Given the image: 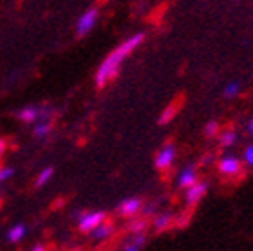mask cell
<instances>
[{"label": "cell", "mask_w": 253, "mask_h": 251, "mask_svg": "<svg viewBox=\"0 0 253 251\" xmlns=\"http://www.w3.org/2000/svg\"><path fill=\"white\" fill-rule=\"evenodd\" d=\"M217 170H219V174L223 178H228V179L237 178L239 174L243 172V162H241L239 156L232 155V153H226L217 162Z\"/></svg>", "instance_id": "obj_3"}, {"label": "cell", "mask_w": 253, "mask_h": 251, "mask_svg": "<svg viewBox=\"0 0 253 251\" xmlns=\"http://www.w3.org/2000/svg\"><path fill=\"white\" fill-rule=\"evenodd\" d=\"M237 131L235 129H224L219 133V145L221 147H224V149H230L232 145L237 144Z\"/></svg>", "instance_id": "obj_14"}, {"label": "cell", "mask_w": 253, "mask_h": 251, "mask_svg": "<svg viewBox=\"0 0 253 251\" xmlns=\"http://www.w3.org/2000/svg\"><path fill=\"white\" fill-rule=\"evenodd\" d=\"M15 174V170L11 169V167H0V183H4L7 179L11 178Z\"/></svg>", "instance_id": "obj_21"}, {"label": "cell", "mask_w": 253, "mask_h": 251, "mask_svg": "<svg viewBox=\"0 0 253 251\" xmlns=\"http://www.w3.org/2000/svg\"><path fill=\"white\" fill-rule=\"evenodd\" d=\"M174 224V215L167 210H160L158 213H155L153 217V228L156 232H164V230H169L170 226Z\"/></svg>", "instance_id": "obj_12"}, {"label": "cell", "mask_w": 253, "mask_h": 251, "mask_svg": "<svg viewBox=\"0 0 253 251\" xmlns=\"http://www.w3.org/2000/svg\"><path fill=\"white\" fill-rule=\"evenodd\" d=\"M50 133H52V117L42 119V121L34 122L33 124V135L36 136L38 140H45Z\"/></svg>", "instance_id": "obj_13"}, {"label": "cell", "mask_w": 253, "mask_h": 251, "mask_svg": "<svg viewBox=\"0 0 253 251\" xmlns=\"http://www.w3.org/2000/svg\"><path fill=\"white\" fill-rule=\"evenodd\" d=\"M31 251H47V250H45V246H42V244H36V246L31 248Z\"/></svg>", "instance_id": "obj_25"}, {"label": "cell", "mask_w": 253, "mask_h": 251, "mask_svg": "<svg viewBox=\"0 0 253 251\" xmlns=\"http://www.w3.org/2000/svg\"><path fill=\"white\" fill-rule=\"evenodd\" d=\"M5 153V142L0 138V158H2V155Z\"/></svg>", "instance_id": "obj_24"}, {"label": "cell", "mask_w": 253, "mask_h": 251, "mask_svg": "<svg viewBox=\"0 0 253 251\" xmlns=\"http://www.w3.org/2000/svg\"><path fill=\"white\" fill-rule=\"evenodd\" d=\"M219 133V124L215 121H212V122H209V124L205 126V129H203V135L207 136V138H214L215 135Z\"/></svg>", "instance_id": "obj_19"}, {"label": "cell", "mask_w": 253, "mask_h": 251, "mask_svg": "<svg viewBox=\"0 0 253 251\" xmlns=\"http://www.w3.org/2000/svg\"><path fill=\"white\" fill-rule=\"evenodd\" d=\"M174 160H176V145L172 142H167V144H164L160 149L156 151L155 167L158 170H167L174 165Z\"/></svg>", "instance_id": "obj_5"}, {"label": "cell", "mask_w": 253, "mask_h": 251, "mask_svg": "<svg viewBox=\"0 0 253 251\" xmlns=\"http://www.w3.org/2000/svg\"><path fill=\"white\" fill-rule=\"evenodd\" d=\"M142 207H144V201L140 198H126L117 205V213L121 217L135 219L142 212Z\"/></svg>", "instance_id": "obj_6"}, {"label": "cell", "mask_w": 253, "mask_h": 251, "mask_svg": "<svg viewBox=\"0 0 253 251\" xmlns=\"http://www.w3.org/2000/svg\"><path fill=\"white\" fill-rule=\"evenodd\" d=\"M113 233H115V224L106 219V221L101 222L95 230H92V232L88 233V235L92 237L95 242H104V241H108V239H112Z\"/></svg>", "instance_id": "obj_11"}, {"label": "cell", "mask_w": 253, "mask_h": 251, "mask_svg": "<svg viewBox=\"0 0 253 251\" xmlns=\"http://www.w3.org/2000/svg\"><path fill=\"white\" fill-rule=\"evenodd\" d=\"M25 233H27V228H25V224L18 222V224H15V226L7 232V241H9V242H20L25 237Z\"/></svg>", "instance_id": "obj_15"}, {"label": "cell", "mask_w": 253, "mask_h": 251, "mask_svg": "<svg viewBox=\"0 0 253 251\" xmlns=\"http://www.w3.org/2000/svg\"><path fill=\"white\" fill-rule=\"evenodd\" d=\"M246 131H248L250 135H253V117L248 121V124H246Z\"/></svg>", "instance_id": "obj_23"}, {"label": "cell", "mask_w": 253, "mask_h": 251, "mask_svg": "<svg viewBox=\"0 0 253 251\" xmlns=\"http://www.w3.org/2000/svg\"><path fill=\"white\" fill-rule=\"evenodd\" d=\"M54 176V169L52 167H45V169H42V172L36 176V181H34V185L36 187H43V185H47L50 181V178Z\"/></svg>", "instance_id": "obj_16"}, {"label": "cell", "mask_w": 253, "mask_h": 251, "mask_svg": "<svg viewBox=\"0 0 253 251\" xmlns=\"http://www.w3.org/2000/svg\"><path fill=\"white\" fill-rule=\"evenodd\" d=\"M147 242L146 232L142 233H127V237L124 239L121 246V251H142Z\"/></svg>", "instance_id": "obj_10"}, {"label": "cell", "mask_w": 253, "mask_h": 251, "mask_svg": "<svg viewBox=\"0 0 253 251\" xmlns=\"http://www.w3.org/2000/svg\"><path fill=\"white\" fill-rule=\"evenodd\" d=\"M142 42H144V34L136 33V34H133V36H129L127 40H124L117 48H113L112 52L108 54L106 58H104V61L99 65L97 74H95V84H97V88H104L112 79L117 78L122 63L126 61L127 56H129Z\"/></svg>", "instance_id": "obj_1"}, {"label": "cell", "mask_w": 253, "mask_h": 251, "mask_svg": "<svg viewBox=\"0 0 253 251\" xmlns=\"http://www.w3.org/2000/svg\"><path fill=\"white\" fill-rule=\"evenodd\" d=\"M108 219L106 212H102V210H90V212H83L78 215V228L81 230L83 233H90L92 230L104 222Z\"/></svg>", "instance_id": "obj_4"}, {"label": "cell", "mask_w": 253, "mask_h": 251, "mask_svg": "<svg viewBox=\"0 0 253 251\" xmlns=\"http://www.w3.org/2000/svg\"><path fill=\"white\" fill-rule=\"evenodd\" d=\"M207 192H209V183L198 179L194 185H190L189 188H185V205L189 208L200 205V201L207 196Z\"/></svg>", "instance_id": "obj_7"}, {"label": "cell", "mask_w": 253, "mask_h": 251, "mask_svg": "<svg viewBox=\"0 0 253 251\" xmlns=\"http://www.w3.org/2000/svg\"><path fill=\"white\" fill-rule=\"evenodd\" d=\"M0 167H2V165H0Z\"/></svg>", "instance_id": "obj_26"}, {"label": "cell", "mask_w": 253, "mask_h": 251, "mask_svg": "<svg viewBox=\"0 0 253 251\" xmlns=\"http://www.w3.org/2000/svg\"><path fill=\"white\" fill-rule=\"evenodd\" d=\"M52 108L49 106H38V104H27V106L20 108L16 111V119L22 121L24 124H34V122L42 121V119H47V117H52Z\"/></svg>", "instance_id": "obj_2"}, {"label": "cell", "mask_w": 253, "mask_h": 251, "mask_svg": "<svg viewBox=\"0 0 253 251\" xmlns=\"http://www.w3.org/2000/svg\"><path fill=\"white\" fill-rule=\"evenodd\" d=\"M198 179H200V176H198L196 165L189 164V165H185L183 169H180V172L176 176V185H178V188H183V190H185L190 185H194Z\"/></svg>", "instance_id": "obj_9"}, {"label": "cell", "mask_w": 253, "mask_h": 251, "mask_svg": "<svg viewBox=\"0 0 253 251\" xmlns=\"http://www.w3.org/2000/svg\"><path fill=\"white\" fill-rule=\"evenodd\" d=\"M146 228H147L146 219H136V221H131V224L127 226V232L129 233H142V232H146Z\"/></svg>", "instance_id": "obj_18"}, {"label": "cell", "mask_w": 253, "mask_h": 251, "mask_svg": "<svg viewBox=\"0 0 253 251\" xmlns=\"http://www.w3.org/2000/svg\"><path fill=\"white\" fill-rule=\"evenodd\" d=\"M223 93H224V97H226V99H235V97L241 93V84H239L237 81L228 83V84L224 86Z\"/></svg>", "instance_id": "obj_17"}, {"label": "cell", "mask_w": 253, "mask_h": 251, "mask_svg": "<svg viewBox=\"0 0 253 251\" xmlns=\"http://www.w3.org/2000/svg\"><path fill=\"white\" fill-rule=\"evenodd\" d=\"M243 162L248 165L250 169H253V144L246 145V149L243 153Z\"/></svg>", "instance_id": "obj_20"}, {"label": "cell", "mask_w": 253, "mask_h": 251, "mask_svg": "<svg viewBox=\"0 0 253 251\" xmlns=\"http://www.w3.org/2000/svg\"><path fill=\"white\" fill-rule=\"evenodd\" d=\"M172 115H174V110H172V108H167V110H166V115L162 117L160 122H167Z\"/></svg>", "instance_id": "obj_22"}, {"label": "cell", "mask_w": 253, "mask_h": 251, "mask_svg": "<svg viewBox=\"0 0 253 251\" xmlns=\"http://www.w3.org/2000/svg\"><path fill=\"white\" fill-rule=\"evenodd\" d=\"M97 18H99V11L95 9V7L84 11L83 15L79 16L78 24H76V31H78L79 36H86V34L90 33L93 27H95V24H97Z\"/></svg>", "instance_id": "obj_8"}]
</instances>
